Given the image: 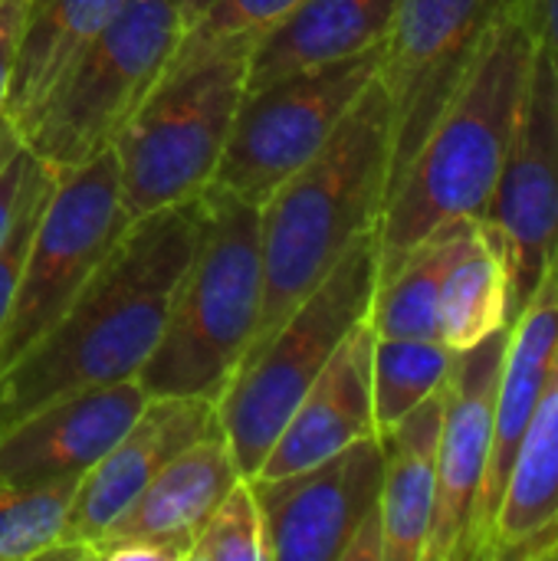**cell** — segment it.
Wrapping results in <instances>:
<instances>
[{
  "mask_svg": "<svg viewBox=\"0 0 558 561\" xmlns=\"http://www.w3.org/2000/svg\"><path fill=\"white\" fill-rule=\"evenodd\" d=\"M201 227L204 194L128 224L66 312L0 371V434L62 394L141 375Z\"/></svg>",
  "mask_w": 558,
  "mask_h": 561,
  "instance_id": "6da1fadb",
  "label": "cell"
},
{
  "mask_svg": "<svg viewBox=\"0 0 558 561\" xmlns=\"http://www.w3.org/2000/svg\"><path fill=\"white\" fill-rule=\"evenodd\" d=\"M536 46L520 0H500L464 85L385 197L375 227L378 283L441 227L487 214L520 125Z\"/></svg>",
  "mask_w": 558,
  "mask_h": 561,
  "instance_id": "7a4b0ae2",
  "label": "cell"
},
{
  "mask_svg": "<svg viewBox=\"0 0 558 561\" xmlns=\"http://www.w3.org/2000/svg\"><path fill=\"white\" fill-rule=\"evenodd\" d=\"M391 158V115L378 76L342 118L329 145L260 204L263 306L250 352L378 227ZM240 362V365H243Z\"/></svg>",
  "mask_w": 558,
  "mask_h": 561,
  "instance_id": "3957f363",
  "label": "cell"
},
{
  "mask_svg": "<svg viewBox=\"0 0 558 561\" xmlns=\"http://www.w3.org/2000/svg\"><path fill=\"white\" fill-rule=\"evenodd\" d=\"M263 306L260 207L204 191V227L164 332L135 378L148 398L220 401L253 345Z\"/></svg>",
  "mask_w": 558,
  "mask_h": 561,
  "instance_id": "277c9868",
  "label": "cell"
},
{
  "mask_svg": "<svg viewBox=\"0 0 558 561\" xmlns=\"http://www.w3.org/2000/svg\"><path fill=\"white\" fill-rule=\"evenodd\" d=\"M378 289V243L368 230L342 263L286 316V322L247 358L217 401V421L243 480L263 467L289 414L329 365L345 335L368 319Z\"/></svg>",
  "mask_w": 558,
  "mask_h": 561,
  "instance_id": "5b68a950",
  "label": "cell"
},
{
  "mask_svg": "<svg viewBox=\"0 0 558 561\" xmlns=\"http://www.w3.org/2000/svg\"><path fill=\"white\" fill-rule=\"evenodd\" d=\"M181 36L184 20L171 0H125L62 76L26 128L23 148L56 178L112 148L115 135L158 89Z\"/></svg>",
  "mask_w": 558,
  "mask_h": 561,
  "instance_id": "8992f818",
  "label": "cell"
},
{
  "mask_svg": "<svg viewBox=\"0 0 558 561\" xmlns=\"http://www.w3.org/2000/svg\"><path fill=\"white\" fill-rule=\"evenodd\" d=\"M247 59L217 56L168 79L115 135L118 191L132 220L210 187L247 89Z\"/></svg>",
  "mask_w": 558,
  "mask_h": 561,
  "instance_id": "52a82bcc",
  "label": "cell"
},
{
  "mask_svg": "<svg viewBox=\"0 0 558 561\" xmlns=\"http://www.w3.org/2000/svg\"><path fill=\"white\" fill-rule=\"evenodd\" d=\"M378 66L382 43L335 62L296 69L260 89H243L224 158L207 191L260 207L329 145L342 118L378 76Z\"/></svg>",
  "mask_w": 558,
  "mask_h": 561,
  "instance_id": "ba28073f",
  "label": "cell"
},
{
  "mask_svg": "<svg viewBox=\"0 0 558 561\" xmlns=\"http://www.w3.org/2000/svg\"><path fill=\"white\" fill-rule=\"evenodd\" d=\"M128 224L112 148L56 178L36 220L10 316L0 329V371L66 312Z\"/></svg>",
  "mask_w": 558,
  "mask_h": 561,
  "instance_id": "9c48e42d",
  "label": "cell"
},
{
  "mask_svg": "<svg viewBox=\"0 0 558 561\" xmlns=\"http://www.w3.org/2000/svg\"><path fill=\"white\" fill-rule=\"evenodd\" d=\"M500 0H398L382 39L378 82L388 95V191L464 85Z\"/></svg>",
  "mask_w": 558,
  "mask_h": 561,
  "instance_id": "30bf717a",
  "label": "cell"
},
{
  "mask_svg": "<svg viewBox=\"0 0 558 561\" xmlns=\"http://www.w3.org/2000/svg\"><path fill=\"white\" fill-rule=\"evenodd\" d=\"M480 224L506 256L513 322L558 253V69L539 46L513 145Z\"/></svg>",
  "mask_w": 558,
  "mask_h": 561,
  "instance_id": "8fae6325",
  "label": "cell"
},
{
  "mask_svg": "<svg viewBox=\"0 0 558 561\" xmlns=\"http://www.w3.org/2000/svg\"><path fill=\"white\" fill-rule=\"evenodd\" d=\"M382 470V437H362L299 473L250 480L266 561H342L355 529L378 506Z\"/></svg>",
  "mask_w": 558,
  "mask_h": 561,
  "instance_id": "7c38bea8",
  "label": "cell"
},
{
  "mask_svg": "<svg viewBox=\"0 0 558 561\" xmlns=\"http://www.w3.org/2000/svg\"><path fill=\"white\" fill-rule=\"evenodd\" d=\"M506 329L493 332L467 352H454L444 381V417L437 440V500L424 561H470L477 500L483 490L500 365Z\"/></svg>",
  "mask_w": 558,
  "mask_h": 561,
  "instance_id": "4fadbf2b",
  "label": "cell"
},
{
  "mask_svg": "<svg viewBox=\"0 0 558 561\" xmlns=\"http://www.w3.org/2000/svg\"><path fill=\"white\" fill-rule=\"evenodd\" d=\"M217 424V404L207 398H148L115 447L82 473L56 546H72L95 561V542L128 513L145 486Z\"/></svg>",
  "mask_w": 558,
  "mask_h": 561,
  "instance_id": "5bb4252c",
  "label": "cell"
},
{
  "mask_svg": "<svg viewBox=\"0 0 558 561\" xmlns=\"http://www.w3.org/2000/svg\"><path fill=\"white\" fill-rule=\"evenodd\" d=\"M138 381H115L62 394L0 434V483L43 486L79 480L145 411Z\"/></svg>",
  "mask_w": 558,
  "mask_h": 561,
  "instance_id": "9a60e30c",
  "label": "cell"
},
{
  "mask_svg": "<svg viewBox=\"0 0 558 561\" xmlns=\"http://www.w3.org/2000/svg\"><path fill=\"white\" fill-rule=\"evenodd\" d=\"M372 352L375 332L368 319H362L316 375L253 480L299 473L362 437H378L372 408Z\"/></svg>",
  "mask_w": 558,
  "mask_h": 561,
  "instance_id": "2e32d148",
  "label": "cell"
},
{
  "mask_svg": "<svg viewBox=\"0 0 558 561\" xmlns=\"http://www.w3.org/2000/svg\"><path fill=\"white\" fill-rule=\"evenodd\" d=\"M558 552V358L520 440L480 561H549Z\"/></svg>",
  "mask_w": 558,
  "mask_h": 561,
  "instance_id": "e0dca14e",
  "label": "cell"
},
{
  "mask_svg": "<svg viewBox=\"0 0 558 561\" xmlns=\"http://www.w3.org/2000/svg\"><path fill=\"white\" fill-rule=\"evenodd\" d=\"M243 480L237 470V460L230 454V444L220 431H207L201 440H194L187 450H181L148 486L145 493L128 506V513L95 542L99 549L125 542V539H158L168 542L187 561V549L194 542V533L210 516V510L227 496V490Z\"/></svg>",
  "mask_w": 558,
  "mask_h": 561,
  "instance_id": "ac0fdd59",
  "label": "cell"
},
{
  "mask_svg": "<svg viewBox=\"0 0 558 561\" xmlns=\"http://www.w3.org/2000/svg\"><path fill=\"white\" fill-rule=\"evenodd\" d=\"M125 0H30L3 118L23 138L62 76L82 59Z\"/></svg>",
  "mask_w": 558,
  "mask_h": 561,
  "instance_id": "d6986e66",
  "label": "cell"
},
{
  "mask_svg": "<svg viewBox=\"0 0 558 561\" xmlns=\"http://www.w3.org/2000/svg\"><path fill=\"white\" fill-rule=\"evenodd\" d=\"M444 417V388L421 401L385 437L382 470V533L385 561H424L437 500V440Z\"/></svg>",
  "mask_w": 558,
  "mask_h": 561,
  "instance_id": "ffe728a7",
  "label": "cell"
},
{
  "mask_svg": "<svg viewBox=\"0 0 558 561\" xmlns=\"http://www.w3.org/2000/svg\"><path fill=\"white\" fill-rule=\"evenodd\" d=\"M395 10L398 0H303L250 53L247 89L378 46Z\"/></svg>",
  "mask_w": 558,
  "mask_h": 561,
  "instance_id": "44dd1931",
  "label": "cell"
},
{
  "mask_svg": "<svg viewBox=\"0 0 558 561\" xmlns=\"http://www.w3.org/2000/svg\"><path fill=\"white\" fill-rule=\"evenodd\" d=\"M510 325V270L493 233L477 220L454 256L441 299L437 339L451 352H467Z\"/></svg>",
  "mask_w": 558,
  "mask_h": 561,
  "instance_id": "7402d4cb",
  "label": "cell"
},
{
  "mask_svg": "<svg viewBox=\"0 0 558 561\" xmlns=\"http://www.w3.org/2000/svg\"><path fill=\"white\" fill-rule=\"evenodd\" d=\"M477 220L447 224L414 247L375 289L368 325L378 339H437V299L444 276Z\"/></svg>",
  "mask_w": 558,
  "mask_h": 561,
  "instance_id": "603a6c76",
  "label": "cell"
},
{
  "mask_svg": "<svg viewBox=\"0 0 558 561\" xmlns=\"http://www.w3.org/2000/svg\"><path fill=\"white\" fill-rule=\"evenodd\" d=\"M454 352L441 339H378L372 352L375 434L385 437L447 381Z\"/></svg>",
  "mask_w": 558,
  "mask_h": 561,
  "instance_id": "cb8c5ba5",
  "label": "cell"
},
{
  "mask_svg": "<svg viewBox=\"0 0 558 561\" xmlns=\"http://www.w3.org/2000/svg\"><path fill=\"white\" fill-rule=\"evenodd\" d=\"M299 3L303 0H214L184 30L158 85L217 56H250L257 43Z\"/></svg>",
  "mask_w": 558,
  "mask_h": 561,
  "instance_id": "d4e9b609",
  "label": "cell"
},
{
  "mask_svg": "<svg viewBox=\"0 0 558 561\" xmlns=\"http://www.w3.org/2000/svg\"><path fill=\"white\" fill-rule=\"evenodd\" d=\"M79 480L43 486L0 483V561H33L59 542Z\"/></svg>",
  "mask_w": 558,
  "mask_h": 561,
  "instance_id": "484cf974",
  "label": "cell"
},
{
  "mask_svg": "<svg viewBox=\"0 0 558 561\" xmlns=\"http://www.w3.org/2000/svg\"><path fill=\"white\" fill-rule=\"evenodd\" d=\"M187 561H266L263 516L250 480H237L194 533Z\"/></svg>",
  "mask_w": 558,
  "mask_h": 561,
  "instance_id": "4316f807",
  "label": "cell"
},
{
  "mask_svg": "<svg viewBox=\"0 0 558 561\" xmlns=\"http://www.w3.org/2000/svg\"><path fill=\"white\" fill-rule=\"evenodd\" d=\"M53 187H56V174L49 168H43L30 154V171H26V181H23V194H20V204H16V217H13L7 237L0 240V329H3V322L10 316V306H13L20 276H23V263H26V253H30L33 230H36V220H39V214H43Z\"/></svg>",
  "mask_w": 558,
  "mask_h": 561,
  "instance_id": "83f0119b",
  "label": "cell"
},
{
  "mask_svg": "<svg viewBox=\"0 0 558 561\" xmlns=\"http://www.w3.org/2000/svg\"><path fill=\"white\" fill-rule=\"evenodd\" d=\"M26 3L30 0H0V115H3V102L10 92L13 66H16V46L23 33Z\"/></svg>",
  "mask_w": 558,
  "mask_h": 561,
  "instance_id": "f1b7e54d",
  "label": "cell"
},
{
  "mask_svg": "<svg viewBox=\"0 0 558 561\" xmlns=\"http://www.w3.org/2000/svg\"><path fill=\"white\" fill-rule=\"evenodd\" d=\"M26 171H30V151L26 148H20L0 168V240L7 237V230H10V224L16 217V204H20V194H23Z\"/></svg>",
  "mask_w": 558,
  "mask_h": 561,
  "instance_id": "f546056e",
  "label": "cell"
},
{
  "mask_svg": "<svg viewBox=\"0 0 558 561\" xmlns=\"http://www.w3.org/2000/svg\"><path fill=\"white\" fill-rule=\"evenodd\" d=\"M520 7L533 30V39L558 69V0H520Z\"/></svg>",
  "mask_w": 558,
  "mask_h": 561,
  "instance_id": "4dcf8cb0",
  "label": "cell"
},
{
  "mask_svg": "<svg viewBox=\"0 0 558 561\" xmlns=\"http://www.w3.org/2000/svg\"><path fill=\"white\" fill-rule=\"evenodd\" d=\"M342 561H385V533H382V513H378V506L355 529L352 542L342 552Z\"/></svg>",
  "mask_w": 558,
  "mask_h": 561,
  "instance_id": "1f68e13d",
  "label": "cell"
},
{
  "mask_svg": "<svg viewBox=\"0 0 558 561\" xmlns=\"http://www.w3.org/2000/svg\"><path fill=\"white\" fill-rule=\"evenodd\" d=\"M20 148H23V138L16 135V128H13L10 122L0 115V168H3V164L20 151Z\"/></svg>",
  "mask_w": 558,
  "mask_h": 561,
  "instance_id": "d6a6232c",
  "label": "cell"
},
{
  "mask_svg": "<svg viewBox=\"0 0 558 561\" xmlns=\"http://www.w3.org/2000/svg\"><path fill=\"white\" fill-rule=\"evenodd\" d=\"M210 3H214V0H171V7L178 10V16L184 20V30H187Z\"/></svg>",
  "mask_w": 558,
  "mask_h": 561,
  "instance_id": "836d02e7",
  "label": "cell"
},
{
  "mask_svg": "<svg viewBox=\"0 0 558 561\" xmlns=\"http://www.w3.org/2000/svg\"><path fill=\"white\" fill-rule=\"evenodd\" d=\"M556 559H558V552H556Z\"/></svg>",
  "mask_w": 558,
  "mask_h": 561,
  "instance_id": "e575fe53",
  "label": "cell"
}]
</instances>
